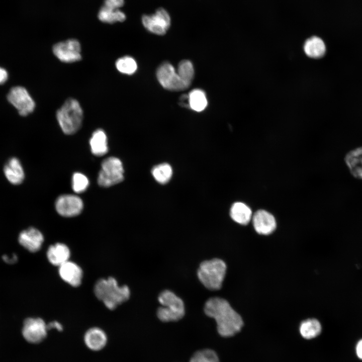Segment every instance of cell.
I'll return each mask as SVG.
<instances>
[{
	"instance_id": "obj_1",
	"label": "cell",
	"mask_w": 362,
	"mask_h": 362,
	"mask_svg": "<svg viewBox=\"0 0 362 362\" xmlns=\"http://www.w3.org/2000/svg\"><path fill=\"white\" fill-rule=\"evenodd\" d=\"M205 314L214 318L217 323V330L223 337H231L239 332L243 321L226 300L219 297L209 299L204 307Z\"/></svg>"
},
{
	"instance_id": "obj_2",
	"label": "cell",
	"mask_w": 362,
	"mask_h": 362,
	"mask_svg": "<svg viewBox=\"0 0 362 362\" xmlns=\"http://www.w3.org/2000/svg\"><path fill=\"white\" fill-rule=\"evenodd\" d=\"M94 292L96 297L111 310L127 301L130 296L129 287L120 286L113 277L99 280L95 285Z\"/></svg>"
},
{
	"instance_id": "obj_3",
	"label": "cell",
	"mask_w": 362,
	"mask_h": 362,
	"mask_svg": "<svg viewBox=\"0 0 362 362\" xmlns=\"http://www.w3.org/2000/svg\"><path fill=\"white\" fill-rule=\"evenodd\" d=\"M56 118L64 133H75L80 128L83 119V111L80 104L75 99H67L57 111Z\"/></svg>"
},
{
	"instance_id": "obj_4",
	"label": "cell",
	"mask_w": 362,
	"mask_h": 362,
	"mask_svg": "<svg viewBox=\"0 0 362 362\" xmlns=\"http://www.w3.org/2000/svg\"><path fill=\"white\" fill-rule=\"evenodd\" d=\"M226 271V265L221 259L213 258L203 261L198 268L197 275L202 284L210 290L220 289Z\"/></svg>"
},
{
	"instance_id": "obj_5",
	"label": "cell",
	"mask_w": 362,
	"mask_h": 362,
	"mask_svg": "<svg viewBox=\"0 0 362 362\" xmlns=\"http://www.w3.org/2000/svg\"><path fill=\"white\" fill-rule=\"evenodd\" d=\"M162 305L158 308L157 315L163 322L176 321L185 315V305L183 300L169 290L162 291L158 296Z\"/></svg>"
},
{
	"instance_id": "obj_6",
	"label": "cell",
	"mask_w": 362,
	"mask_h": 362,
	"mask_svg": "<svg viewBox=\"0 0 362 362\" xmlns=\"http://www.w3.org/2000/svg\"><path fill=\"white\" fill-rule=\"evenodd\" d=\"M124 179V168L121 161L116 157H110L102 163L98 182L103 187H109L121 182Z\"/></svg>"
},
{
	"instance_id": "obj_7",
	"label": "cell",
	"mask_w": 362,
	"mask_h": 362,
	"mask_svg": "<svg viewBox=\"0 0 362 362\" xmlns=\"http://www.w3.org/2000/svg\"><path fill=\"white\" fill-rule=\"evenodd\" d=\"M156 77L161 86L169 90L180 91L189 87L180 78L173 66L167 62L158 67Z\"/></svg>"
},
{
	"instance_id": "obj_8",
	"label": "cell",
	"mask_w": 362,
	"mask_h": 362,
	"mask_svg": "<svg viewBox=\"0 0 362 362\" xmlns=\"http://www.w3.org/2000/svg\"><path fill=\"white\" fill-rule=\"evenodd\" d=\"M8 100L18 111L19 114L25 116L33 112L35 103L25 88L15 86L11 89L7 96Z\"/></svg>"
},
{
	"instance_id": "obj_9",
	"label": "cell",
	"mask_w": 362,
	"mask_h": 362,
	"mask_svg": "<svg viewBox=\"0 0 362 362\" xmlns=\"http://www.w3.org/2000/svg\"><path fill=\"white\" fill-rule=\"evenodd\" d=\"M47 324L40 318H28L25 320L22 335L28 342L37 344L42 342L47 334Z\"/></svg>"
},
{
	"instance_id": "obj_10",
	"label": "cell",
	"mask_w": 362,
	"mask_h": 362,
	"mask_svg": "<svg viewBox=\"0 0 362 362\" xmlns=\"http://www.w3.org/2000/svg\"><path fill=\"white\" fill-rule=\"evenodd\" d=\"M53 52L61 61L71 63L81 59V46L76 39L60 42L53 46Z\"/></svg>"
},
{
	"instance_id": "obj_11",
	"label": "cell",
	"mask_w": 362,
	"mask_h": 362,
	"mask_svg": "<svg viewBox=\"0 0 362 362\" xmlns=\"http://www.w3.org/2000/svg\"><path fill=\"white\" fill-rule=\"evenodd\" d=\"M142 22L147 30L155 34L162 35L168 29L170 18L164 9L159 8L153 15L143 16Z\"/></svg>"
},
{
	"instance_id": "obj_12",
	"label": "cell",
	"mask_w": 362,
	"mask_h": 362,
	"mask_svg": "<svg viewBox=\"0 0 362 362\" xmlns=\"http://www.w3.org/2000/svg\"><path fill=\"white\" fill-rule=\"evenodd\" d=\"M83 202L78 197L74 195H63L59 196L55 202V208L58 213L62 216L71 217L78 215L83 209Z\"/></svg>"
},
{
	"instance_id": "obj_13",
	"label": "cell",
	"mask_w": 362,
	"mask_h": 362,
	"mask_svg": "<svg viewBox=\"0 0 362 362\" xmlns=\"http://www.w3.org/2000/svg\"><path fill=\"white\" fill-rule=\"evenodd\" d=\"M18 241L28 251L35 252L40 249L44 242V236L39 230L30 227L21 232Z\"/></svg>"
},
{
	"instance_id": "obj_14",
	"label": "cell",
	"mask_w": 362,
	"mask_h": 362,
	"mask_svg": "<svg viewBox=\"0 0 362 362\" xmlns=\"http://www.w3.org/2000/svg\"><path fill=\"white\" fill-rule=\"evenodd\" d=\"M58 274L61 279L70 286L77 287L81 283L83 272L76 263L68 260L58 267Z\"/></svg>"
},
{
	"instance_id": "obj_15",
	"label": "cell",
	"mask_w": 362,
	"mask_h": 362,
	"mask_svg": "<svg viewBox=\"0 0 362 362\" xmlns=\"http://www.w3.org/2000/svg\"><path fill=\"white\" fill-rule=\"evenodd\" d=\"M252 221L255 231L260 234H269L276 228L277 224L275 217L270 213L263 210L256 212L253 216Z\"/></svg>"
},
{
	"instance_id": "obj_16",
	"label": "cell",
	"mask_w": 362,
	"mask_h": 362,
	"mask_svg": "<svg viewBox=\"0 0 362 362\" xmlns=\"http://www.w3.org/2000/svg\"><path fill=\"white\" fill-rule=\"evenodd\" d=\"M108 341L105 332L99 327H94L88 329L84 335V342L87 347L93 351H99L103 349Z\"/></svg>"
},
{
	"instance_id": "obj_17",
	"label": "cell",
	"mask_w": 362,
	"mask_h": 362,
	"mask_svg": "<svg viewBox=\"0 0 362 362\" xmlns=\"http://www.w3.org/2000/svg\"><path fill=\"white\" fill-rule=\"evenodd\" d=\"M46 255L49 262L53 265L59 267L69 260L70 251L66 244L56 243L48 247Z\"/></svg>"
},
{
	"instance_id": "obj_18",
	"label": "cell",
	"mask_w": 362,
	"mask_h": 362,
	"mask_svg": "<svg viewBox=\"0 0 362 362\" xmlns=\"http://www.w3.org/2000/svg\"><path fill=\"white\" fill-rule=\"evenodd\" d=\"M4 174L12 184H21L25 178V173L20 160L16 157L10 158L4 168Z\"/></svg>"
},
{
	"instance_id": "obj_19",
	"label": "cell",
	"mask_w": 362,
	"mask_h": 362,
	"mask_svg": "<svg viewBox=\"0 0 362 362\" xmlns=\"http://www.w3.org/2000/svg\"><path fill=\"white\" fill-rule=\"evenodd\" d=\"M344 161L351 175L362 179V147L354 148L347 153Z\"/></svg>"
},
{
	"instance_id": "obj_20",
	"label": "cell",
	"mask_w": 362,
	"mask_h": 362,
	"mask_svg": "<svg viewBox=\"0 0 362 362\" xmlns=\"http://www.w3.org/2000/svg\"><path fill=\"white\" fill-rule=\"evenodd\" d=\"M303 49L307 56L315 59L323 57L326 50L325 43L317 36H312L306 40Z\"/></svg>"
},
{
	"instance_id": "obj_21",
	"label": "cell",
	"mask_w": 362,
	"mask_h": 362,
	"mask_svg": "<svg viewBox=\"0 0 362 362\" xmlns=\"http://www.w3.org/2000/svg\"><path fill=\"white\" fill-rule=\"evenodd\" d=\"M90 149L93 154L100 156L108 151L107 137L105 131L101 129L93 132L89 140Z\"/></svg>"
},
{
	"instance_id": "obj_22",
	"label": "cell",
	"mask_w": 362,
	"mask_h": 362,
	"mask_svg": "<svg viewBox=\"0 0 362 362\" xmlns=\"http://www.w3.org/2000/svg\"><path fill=\"white\" fill-rule=\"evenodd\" d=\"M230 214L234 221L241 225L247 224L252 217L251 209L241 202L235 203L231 208Z\"/></svg>"
},
{
	"instance_id": "obj_23",
	"label": "cell",
	"mask_w": 362,
	"mask_h": 362,
	"mask_svg": "<svg viewBox=\"0 0 362 362\" xmlns=\"http://www.w3.org/2000/svg\"><path fill=\"white\" fill-rule=\"evenodd\" d=\"M321 330V324L316 319H308L303 321L299 327L300 334L306 339L315 338L320 334Z\"/></svg>"
},
{
	"instance_id": "obj_24",
	"label": "cell",
	"mask_w": 362,
	"mask_h": 362,
	"mask_svg": "<svg viewBox=\"0 0 362 362\" xmlns=\"http://www.w3.org/2000/svg\"><path fill=\"white\" fill-rule=\"evenodd\" d=\"M190 108L196 112H202L206 108L208 102L205 92L200 89L192 90L188 95Z\"/></svg>"
},
{
	"instance_id": "obj_25",
	"label": "cell",
	"mask_w": 362,
	"mask_h": 362,
	"mask_svg": "<svg viewBox=\"0 0 362 362\" xmlns=\"http://www.w3.org/2000/svg\"><path fill=\"white\" fill-rule=\"evenodd\" d=\"M98 16L101 21L110 24L123 22L126 19L125 14L119 9L114 10L104 6L100 9Z\"/></svg>"
},
{
	"instance_id": "obj_26",
	"label": "cell",
	"mask_w": 362,
	"mask_h": 362,
	"mask_svg": "<svg viewBox=\"0 0 362 362\" xmlns=\"http://www.w3.org/2000/svg\"><path fill=\"white\" fill-rule=\"evenodd\" d=\"M152 174L155 179L160 184H164L171 178L172 170L171 166L167 163H161L154 166L152 169Z\"/></svg>"
},
{
	"instance_id": "obj_27",
	"label": "cell",
	"mask_w": 362,
	"mask_h": 362,
	"mask_svg": "<svg viewBox=\"0 0 362 362\" xmlns=\"http://www.w3.org/2000/svg\"><path fill=\"white\" fill-rule=\"evenodd\" d=\"M115 65L119 72L128 75L133 74L137 69L136 61L133 57L129 56L119 58L116 61Z\"/></svg>"
},
{
	"instance_id": "obj_28",
	"label": "cell",
	"mask_w": 362,
	"mask_h": 362,
	"mask_svg": "<svg viewBox=\"0 0 362 362\" xmlns=\"http://www.w3.org/2000/svg\"><path fill=\"white\" fill-rule=\"evenodd\" d=\"M177 73L184 82L190 86L194 76L192 63L188 60L181 61L178 64Z\"/></svg>"
},
{
	"instance_id": "obj_29",
	"label": "cell",
	"mask_w": 362,
	"mask_h": 362,
	"mask_svg": "<svg viewBox=\"0 0 362 362\" xmlns=\"http://www.w3.org/2000/svg\"><path fill=\"white\" fill-rule=\"evenodd\" d=\"M190 362H220L217 353L213 350L205 349L196 352Z\"/></svg>"
},
{
	"instance_id": "obj_30",
	"label": "cell",
	"mask_w": 362,
	"mask_h": 362,
	"mask_svg": "<svg viewBox=\"0 0 362 362\" xmlns=\"http://www.w3.org/2000/svg\"><path fill=\"white\" fill-rule=\"evenodd\" d=\"M89 185L88 178L83 173L75 172L72 178V187L74 192L81 193L84 192Z\"/></svg>"
},
{
	"instance_id": "obj_31",
	"label": "cell",
	"mask_w": 362,
	"mask_h": 362,
	"mask_svg": "<svg viewBox=\"0 0 362 362\" xmlns=\"http://www.w3.org/2000/svg\"><path fill=\"white\" fill-rule=\"evenodd\" d=\"M124 0H105L104 6L114 10L119 9L124 5Z\"/></svg>"
},
{
	"instance_id": "obj_32",
	"label": "cell",
	"mask_w": 362,
	"mask_h": 362,
	"mask_svg": "<svg viewBox=\"0 0 362 362\" xmlns=\"http://www.w3.org/2000/svg\"><path fill=\"white\" fill-rule=\"evenodd\" d=\"M48 330L51 329H55L58 331H61L63 330V326L58 321H52L47 324Z\"/></svg>"
},
{
	"instance_id": "obj_33",
	"label": "cell",
	"mask_w": 362,
	"mask_h": 362,
	"mask_svg": "<svg viewBox=\"0 0 362 362\" xmlns=\"http://www.w3.org/2000/svg\"><path fill=\"white\" fill-rule=\"evenodd\" d=\"M4 261L9 264H13L18 260V257L15 254H13L11 256L4 255L2 257Z\"/></svg>"
},
{
	"instance_id": "obj_34",
	"label": "cell",
	"mask_w": 362,
	"mask_h": 362,
	"mask_svg": "<svg viewBox=\"0 0 362 362\" xmlns=\"http://www.w3.org/2000/svg\"><path fill=\"white\" fill-rule=\"evenodd\" d=\"M179 104L182 107L190 108L188 95H183L180 96Z\"/></svg>"
},
{
	"instance_id": "obj_35",
	"label": "cell",
	"mask_w": 362,
	"mask_h": 362,
	"mask_svg": "<svg viewBox=\"0 0 362 362\" xmlns=\"http://www.w3.org/2000/svg\"><path fill=\"white\" fill-rule=\"evenodd\" d=\"M8 78L7 71L4 68L0 67V84L5 83Z\"/></svg>"
},
{
	"instance_id": "obj_36",
	"label": "cell",
	"mask_w": 362,
	"mask_h": 362,
	"mask_svg": "<svg viewBox=\"0 0 362 362\" xmlns=\"http://www.w3.org/2000/svg\"><path fill=\"white\" fill-rule=\"evenodd\" d=\"M356 352L357 356L362 359V339L359 340L356 345Z\"/></svg>"
}]
</instances>
